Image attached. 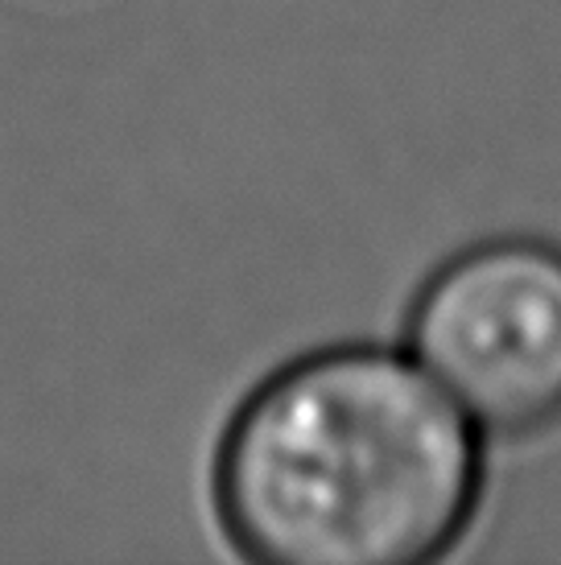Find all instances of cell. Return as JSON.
Returning <instances> with one entry per match:
<instances>
[{
	"mask_svg": "<svg viewBox=\"0 0 561 565\" xmlns=\"http://www.w3.org/2000/svg\"><path fill=\"white\" fill-rule=\"evenodd\" d=\"M484 441L409 347H322L235 408L215 512L265 565H430L479 512Z\"/></svg>",
	"mask_w": 561,
	"mask_h": 565,
	"instance_id": "cell-1",
	"label": "cell"
},
{
	"mask_svg": "<svg viewBox=\"0 0 561 565\" xmlns=\"http://www.w3.org/2000/svg\"><path fill=\"white\" fill-rule=\"evenodd\" d=\"M405 347L487 438L561 417V248L529 236L470 244L421 285Z\"/></svg>",
	"mask_w": 561,
	"mask_h": 565,
	"instance_id": "cell-2",
	"label": "cell"
}]
</instances>
